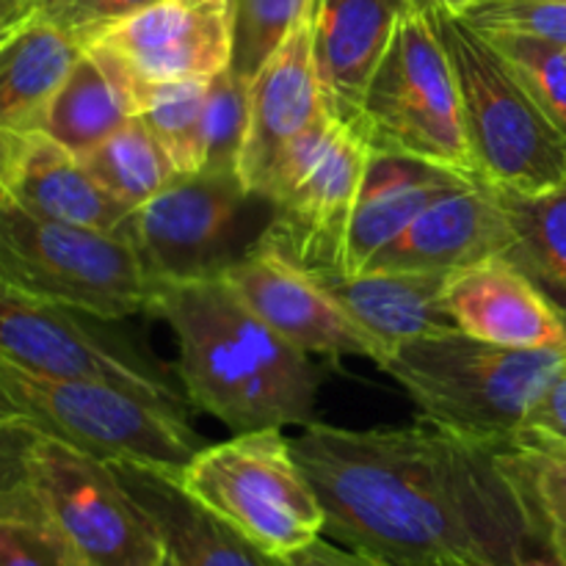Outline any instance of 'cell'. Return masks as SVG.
Instances as JSON below:
<instances>
[{"instance_id":"cell-30","label":"cell","mask_w":566,"mask_h":566,"mask_svg":"<svg viewBox=\"0 0 566 566\" xmlns=\"http://www.w3.org/2000/svg\"><path fill=\"white\" fill-rule=\"evenodd\" d=\"M0 566H86L39 506L31 484L0 514Z\"/></svg>"},{"instance_id":"cell-17","label":"cell","mask_w":566,"mask_h":566,"mask_svg":"<svg viewBox=\"0 0 566 566\" xmlns=\"http://www.w3.org/2000/svg\"><path fill=\"white\" fill-rule=\"evenodd\" d=\"M313 20L298 22L249 83V133L238 175L260 197L276 158L326 111L313 61Z\"/></svg>"},{"instance_id":"cell-8","label":"cell","mask_w":566,"mask_h":566,"mask_svg":"<svg viewBox=\"0 0 566 566\" xmlns=\"http://www.w3.org/2000/svg\"><path fill=\"white\" fill-rule=\"evenodd\" d=\"M182 490L276 558L324 536V509L293 457L285 429L232 434L177 470Z\"/></svg>"},{"instance_id":"cell-6","label":"cell","mask_w":566,"mask_h":566,"mask_svg":"<svg viewBox=\"0 0 566 566\" xmlns=\"http://www.w3.org/2000/svg\"><path fill=\"white\" fill-rule=\"evenodd\" d=\"M370 149L363 127L324 111L287 144L260 191L271 219L258 243L313 274L346 271L348 232Z\"/></svg>"},{"instance_id":"cell-21","label":"cell","mask_w":566,"mask_h":566,"mask_svg":"<svg viewBox=\"0 0 566 566\" xmlns=\"http://www.w3.org/2000/svg\"><path fill=\"white\" fill-rule=\"evenodd\" d=\"M315 276L352 318H357L390 348L415 337L457 329L446 307V287L451 274L365 269L357 274L326 271Z\"/></svg>"},{"instance_id":"cell-29","label":"cell","mask_w":566,"mask_h":566,"mask_svg":"<svg viewBox=\"0 0 566 566\" xmlns=\"http://www.w3.org/2000/svg\"><path fill=\"white\" fill-rule=\"evenodd\" d=\"M315 9L318 0H232L230 70L252 83L293 28Z\"/></svg>"},{"instance_id":"cell-7","label":"cell","mask_w":566,"mask_h":566,"mask_svg":"<svg viewBox=\"0 0 566 566\" xmlns=\"http://www.w3.org/2000/svg\"><path fill=\"white\" fill-rule=\"evenodd\" d=\"M0 280L59 307L122 321L153 313L158 282L127 238L0 205Z\"/></svg>"},{"instance_id":"cell-36","label":"cell","mask_w":566,"mask_h":566,"mask_svg":"<svg viewBox=\"0 0 566 566\" xmlns=\"http://www.w3.org/2000/svg\"><path fill=\"white\" fill-rule=\"evenodd\" d=\"M525 429L545 431V434L566 442V359L531 409Z\"/></svg>"},{"instance_id":"cell-39","label":"cell","mask_w":566,"mask_h":566,"mask_svg":"<svg viewBox=\"0 0 566 566\" xmlns=\"http://www.w3.org/2000/svg\"><path fill=\"white\" fill-rule=\"evenodd\" d=\"M42 0H0V39L14 33L36 17Z\"/></svg>"},{"instance_id":"cell-22","label":"cell","mask_w":566,"mask_h":566,"mask_svg":"<svg viewBox=\"0 0 566 566\" xmlns=\"http://www.w3.org/2000/svg\"><path fill=\"white\" fill-rule=\"evenodd\" d=\"M11 202L42 219L127 238L133 210L114 197L70 153L44 133H31Z\"/></svg>"},{"instance_id":"cell-42","label":"cell","mask_w":566,"mask_h":566,"mask_svg":"<svg viewBox=\"0 0 566 566\" xmlns=\"http://www.w3.org/2000/svg\"><path fill=\"white\" fill-rule=\"evenodd\" d=\"M564 3H566V0H564Z\"/></svg>"},{"instance_id":"cell-3","label":"cell","mask_w":566,"mask_h":566,"mask_svg":"<svg viewBox=\"0 0 566 566\" xmlns=\"http://www.w3.org/2000/svg\"><path fill=\"white\" fill-rule=\"evenodd\" d=\"M564 359L566 346L517 352L448 329L398 343L381 370L407 390L420 420L464 440L503 446L525 429Z\"/></svg>"},{"instance_id":"cell-11","label":"cell","mask_w":566,"mask_h":566,"mask_svg":"<svg viewBox=\"0 0 566 566\" xmlns=\"http://www.w3.org/2000/svg\"><path fill=\"white\" fill-rule=\"evenodd\" d=\"M105 324L111 321L59 307L0 280V357L48 374L125 387L186 412L188 398L169 365Z\"/></svg>"},{"instance_id":"cell-20","label":"cell","mask_w":566,"mask_h":566,"mask_svg":"<svg viewBox=\"0 0 566 566\" xmlns=\"http://www.w3.org/2000/svg\"><path fill=\"white\" fill-rule=\"evenodd\" d=\"M122 484L147 512L177 566H287L193 501L177 475L136 462H111Z\"/></svg>"},{"instance_id":"cell-15","label":"cell","mask_w":566,"mask_h":566,"mask_svg":"<svg viewBox=\"0 0 566 566\" xmlns=\"http://www.w3.org/2000/svg\"><path fill=\"white\" fill-rule=\"evenodd\" d=\"M509 247L512 224L497 191L484 180H473L437 197L390 247L370 260L368 269L453 274L506 254Z\"/></svg>"},{"instance_id":"cell-2","label":"cell","mask_w":566,"mask_h":566,"mask_svg":"<svg viewBox=\"0 0 566 566\" xmlns=\"http://www.w3.org/2000/svg\"><path fill=\"white\" fill-rule=\"evenodd\" d=\"M153 313L177 337V379L197 409L232 434L302 429L315 420L321 374L221 276L166 282Z\"/></svg>"},{"instance_id":"cell-33","label":"cell","mask_w":566,"mask_h":566,"mask_svg":"<svg viewBox=\"0 0 566 566\" xmlns=\"http://www.w3.org/2000/svg\"><path fill=\"white\" fill-rule=\"evenodd\" d=\"M459 17L481 33H514L566 48L564 0H475Z\"/></svg>"},{"instance_id":"cell-41","label":"cell","mask_w":566,"mask_h":566,"mask_svg":"<svg viewBox=\"0 0 566 566\" xmlns=\"http://www.w3.org/2000/svg\"><path fill=\"white\" fill-rule=\"evenodd\" d=\"M160 566H177L175 562H171V558H169V553H166V558H164V564H160Z\"/></svg>"},{"instance_id":"cell-27","label":"cell","mask_w":566,"mask_h":566,"mask_svg":"<svg viewBox=\"0 0 566 566\" xmlns=\"http://www.w3.org/2000/svg\"><path fill=\"white\" fill-rule=\"evenodd\" d=\"M81 158L99 186L108 188L130 210L147 205L155 193L177 180L175 164L142 116H133L125 127Z\"/></svg>"},{"instance_id":"cell-25","label":"cell","mask_w":566,"mask_h":566,"mask_svg":"<svg viewBox=\"0 0 566 566\" xmlns=\"http://www.w3.org/2000/svg\"><path fill=\"white\" fill-rule=\"evenodd\" d=\"M497 462L542 558L566 566V442L536 429L497 446Z\"/></svg>"},{"instance_id":"cell-1","label":"cell","mask_w":566,"mask_h":566,"mask_svg":"<svg viewBox=\"0 0 566 566\" xmlns=\"http://www.w3.org/2000/svg\"><path fill=\"white\" fill-rule=\"evenodd\" d=\"M293 457L324 536L392 566H520L542 558L497 446L426 420L409 429L302 426Z\"/></svg>"},{"instance_id":"cell-4","label":"cell","mask_w":566,"mask_h":566,"mask_svg":"<svg viewBox=\"0 0 566 566\" xmlns=\"http://www.w3.org/2000/svg\"><path fill=\"white\" fill-rule=\"evenodd\" d=\"M0 429L50 437L108 462L177 473L208 442L186 412L147 401L125 387L48 374L0 357Z\"/></svg>"},{"instance_id":"cell-37","label":"cell","mask_w":566,"mask_h":566,"mask_svg":"<svg viewBox=\"0 0 566 566\" xmlns=\"http://www.w3.org/2000/svg\"><path fill=\"white\" fill-rule=\"evenodd\" d=\"M287 566H392L381 558L368 556V553L352 551V547L340 545V542L329 539V536H318L313 545L304 551L293 553L285 558Z\"/></svg>"},{"instance_id":"cell-12","label":"cell","mask_w":566,"mask_h":566,"mask_svg":"<svg viewBox=\"0 0 566 566\" xmlns=\"http://www.w3.org/2000/svg\"><path fill=\"white\" fill-rule=\"evenodd\" d=\"M254 197L238 171L177 177L133 210L127 241L158 285L219 276L241 254V227Z\"/></svg>"},{"instance_id":"cell-40","label":"cell","mask_w":566,"mask_h":566,"mask_svg":"<svg viewBox=\"0 0 566 566\" xmlns=\"http://www.w3.org/2000/svg\"><path fill=\"white\" fill-rule=\"evenodd\" d=\"M415 11H423V14H434V11H453V14H462L470 3L475 0H407Z\"/></svg>"},{"instance_id":"cell-35","label":"cell","mask_w":566,"mask_h":566,"mask_svg":"<svg viewBox=\"0 0 566 566\" xmlns=\"http://www.w3.org/2000/svg\"><path fill=\"white\" fill-rule=\"evenodd\" d=\"M33 437L25 431L0 429V514L28 490V446Z\"/></svg>"},{"instance_id":"cell-18","label":"cell","mask_w":566,"mask_h":566,"mask_svg":"<svg viewBox=\"0 0 566 566\" xmlns=\"http://www.w3.org/2000/svg\"><path fill=\"white\" fill-rule=\"evenodd\" d=\"M407 11V0H318L313 61L332 116L357 125L370 81Z\"/></svg>"},{"instance_id":"cell-23","label":"cell","mask_w":566,"mask_h":566,"mask_svg":"<svg viewBox=\"0 0 566 566\" xmlns=\"http://www.w3.org/2000/svg\"><path fill=\"white\" fill-rule=\"evenodd\" d=\"M138 116V92L111 55L83 48L70 75L50 99L39 133L75 155L92 153Z\"/></svg>"},{"instance_id":"cell-19","label":"cell","mask_w":566,"mask_h":566,"mask_svg":"<svg viewBox=\"0 0 566 566\" xmlns=\"http://www.w3.org/2000/svg\"><path fill=\"white\" fill-rule=\"evenodd\" d=\"M473 180L479 177L415 155L370 149L348 232V274L368 269L370 260L390 247L437 197Z\"/></svg>"},{"instance_id":"cell-38","label":"cell","mask_w":566,"mask_h":566,"mask_svg":"<svg viewBox=\"0 0 566 566\" xmlns=\"http://www.w3.org/2000/svg\"><path fill=\"white\" fill-rule=\"evenodd\" d=\"M31 133H17L0 127V205H6L14 193L17 175H20L22 158H25Z\"/></svg>"},{"instance_id":"cell-10","label":"cell","mask_w":566,"mask_h":566,"mask_svg":"<svg viewBox=\"0 0 566 566\" xmlns=\"http://www.w3.org/2000/svg\"><path fill=\"white\" fill-rule=\"evenodd\" d=\"M28 484L86 566H160L166 545L108 459L50 437L28 446Z\"/></svg>"},{"instance_id":"cell-28","label":"cell","mask_w":566,"mask_h":566,"mask_svg":"<svg viewBox=\"0 0 566 566\" xmlns=\"http://www.w3.org/2000/svg\"><path fill=\"white\" fill-rule=\"evenodd\" d=\"M210 81V77H208ZM208 81H175L144 88L138 116L175 164L177 177L205 166V94Z\"/></svg>"},{"instance_id":"cell-14","label":"cell","mask_w":566,"mask_h":566,"mask_svg":"<svg viewBox=\"0 0 566 566\" xmlns=\"http://www.w3.org/2000/svg\"><path fill=\"white\" fill-rule=\"evenodd\" d=\"M86 48L103 50L138 92L175 81H208L230 66L232 0H158Z\"/></svg>"},{"instance_id":"cell-9","label":"cell","mask_w":566,"mask_h":566,"mask_svg":"<svg viewBox=\"0 0 566 566\" xmlns=\"http://www.w3.org/2000/svg\"><path fill=\"white\" fill-rule=\"evenodd\" d=\"M374 149L475 175L457 75L431 14L407 11L365 94L357 122Z\"/></svg>"},{"instance_id":"cell-31","label":"cell","mask_w":566,"mask_h":566,"mask_svg":"<svg viewBox=\"0 0 566 566\" xmlns=\"http://www.w3.org/2000/svg\"><path fill=\"white\" fill-rule=\"evenodd\" d=\"M249 133V83L227 66L208 81L205 94L202 171H238Z\"/></svg>"},{"instance_id":"cell-16","label":"cell","mask_w":566,"mask_h":566,"mask_svg":"<svg viewBox=\"0 0 566 566\" xmlns=\"http://www.w3.org/2000/svg\"><path fill=\"white\" fill-rule=\"evenodd\" d=\"M446 307L459 332L492 346L545 352L566 346V321L503 254L453 271Z\"/></svg>"},{"instance_id":"cell-5","label":"cell","mask_w":566,"mask_h":566,"mask_svg":"<svg viewBox=\"0 0 566 566\" xmlns=\"http://www.w3.org/2000/svg\"><path fill=\"white\" fill-rule=\"evenodd\" d=\"M457 75L475 175L486 186L536 193L566 180V133L542 111L495 44L453 11H434Z\"/></svg>"},{"instance_id":"cell-24","label":"cell","mask_w":566,"mask_h":566,"mask_svg":"<svg viewBox=\"0 0 566 566\" xmlns=\"http://www.w3.org/2000/svg\"><path fill=\"white\" fill-rule=\"evenodd\" d=\"M81 53L77 39L36 17L0 39V127L39 133L50 99Z\"/></svg>"},{"instance_id":"cell-34","label":"cell","mask_w":566,"mask_h":566,"mask_svg":"<svg viewBox=\"0 0 566 566\" xmlns=\"http://www.w3.org/2000/svg\"><path fill=\"white\" fill-rule=\"evenodd\" d=\"M155 3L158 0H42L36 9V20L61 28L86 48L105 31L122 25Z\"/></svg>"},{"instance_id":"cell-13","label":"cell","mask_w":566,"mask_h":566,"mask_svg":"<svg viewBox=\"0 0 566 566\" xmlns=\"http://www.w3.org/2000/svg\"><path fill=\"white\" fill-rule=\"evenodd\" d=\"M219 276L282 340L310 357H357L379 368L390 357L392 348L352 318L318 276L265 243L254 241Z\"/></svg>"},{"instance_id":"cell-32","label":"cell","mask_w":566,"mask_h":566,"mask_svg":"<svg viewBox=\"0 0 566 566\" xmlns=\"http://www.w3.org/2000/svg\"><path fill=\"white\" fill-rule=\"evenodd\" d=\"M531 97L566 133V48L514 33H484Z\"/></svg>"},{"instance_id":"cell-26","label":"cell","mask_w":566,"mask_h":566,"mask_svg":"<svg viewBox=\"0 0 566 566\" xmlns=\"http://www.w3.org/2000/svg\"><path fill=\"white\" fill-rule=\"evenodd\" d=\"M512 224V260L566 321V180L536 193L495 188Z\"/></svg>"}]
</instances>
